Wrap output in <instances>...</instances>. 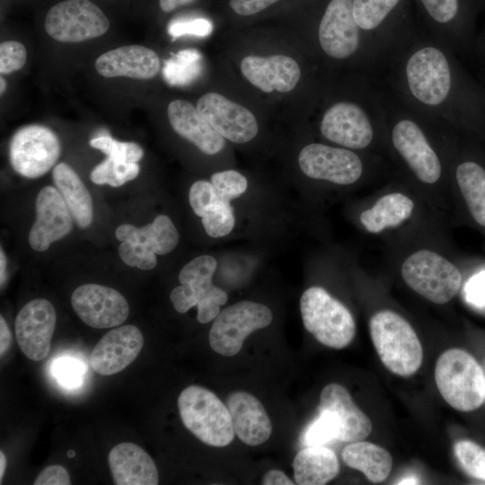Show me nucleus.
<instances>
[{"label":"nucleus","mask_w":485,"mask_h":485,"mask_svg":"<svg viewBox=\"0 0 485 485\" xmlns=\"http://www.w3.org/2000/svg\"><path fill=\"white\" fill-rule=\"evenodd\" d=\"M454 454L462 468L470 476L485 481V449L470 440L454 445Z\"/></svg>","instance_id":"obj_36"},{"label":"nucleus","mask_w":485,"mask_h":485,"mask_svg":"<svg viewBox=\"0 0 485 485\" xmlns=\"http://www.w3.org/2000/svg\"><path fill=\"white\" fill-rule=\"evenodd\" d=\"M169 33L173 37L184 34H193L197 36H206L212 31L211 23L205 19H196L184 22H175L169 29Z\"/></svg>","instance_id":"obj_42"},{"label":"nucleus","mask_w":485,"mask_h":485,"mask_svg":"<svg viewBox=\"0 0 485 485\" xmlns=\"http://www.w3.org/2000/svg\"><path fill=\"white\" fill-rule=\"evenodd\" d=\"M383 87L386 136L392 149L420 182L436 183L443 163L427 133L429 119Z\"/></svg>","instance_id":"obj_2"},{"label":"nucleus","mask_w":485,"mask_h":485,"mask_svg":"<svg viewBox=\"0 0 485 485\" xmlns=\"http://www.w3.org/2000/svg\"><path fill=\"white\" fill-rule=\"evenodd\" d=\"M44 28L57 41L75 43L103 35L110 21L91 0H62L47 11Z\"/></svg>","instance_id":"obj_10"},{"label":"nucleus","mask_w":485,"mask_h":485,"mask_svg":"<svg viewBox=\"0 0 485 485\" xmlns=\"http://www.w3.org/2000/svg\"><path fill=\"white\" fill-rule=\"evenodd\" d=\"M227 408L233 427L241 441L248 445H259L270 436L272 425L261 402L246 392H234L227 398Z\"/></svg>","instance_id":"obj_23"},{"label":"nucleus","mask_w":485,"mask_h":485,"mask_svg":"<svg viewBox=\"0 0 485 485\" xmlns=\"http://www.w3.org/2000/svg\"><path fill=\"white\" fill-rule=\"evenodd\" d=\"M278 0H230L232 10L242 16L258 13Z\"/></svg>","instance_id":"obj_44"},{"label":"nucleus","mask_w":485,"mask_h":485,"mask_svg":"<svg viewBox=\"0 0 485 485\" xmlns=\"http://www.w3.org/2000/svg\"><path fill=\"white\" fill-rule=\"evenodd\" d=\"M319 410H329L335 416L339 424V441H360L372 431L371 420L355 404L348 390L339 384H330L322 389Z\"/></svg>","instance_id":"obj_21"},{"label":"nucleus","mask_w":485,"mask_h":485,"mask_svg":"<svg viewBox=\"0 0 485 485\" xmlns=\"http://www.w3.org/2000/svg\"><path fill=\"white\" fill-rule=\"evenodd\" d=\"M196 0H159V7L163 13H171L178 8L192 4Z\"/></svg>","instance_id":"obj_48"},{"label":"nucleus","mask_w":485,"mask_h":485,"mask_svg":"<svg viewBox=\"0 0 485 485\" xmlns=\"http://www.w3.org/2000/svg\"><path fill=\"white\" fill-rule=\"evenodd\" d=\"M401 272L404 282L413 291L437 304L452 300L462 285L458 268L442 255L427 249L408 256Z\"/></svg>","instance_id":"obj_9"},{"label":"nucleus","mask_w":485,"mask_h":485,"mask_svg":"<svg viewBox=\"0 0 485 485\" xmlns=\"http://www.w3.org/2000/svg\"><path fill=\"white\" fill-rule=\"evenodd\" d=\"M294 478L299 485H323L340 472L335 453L324 445H308L293 461Z\"/></svg>","instance_id":"obj_27"},{"label":"nucleus","mask_w":485,"mask_h":485,"mask_svg":"<svg viewBox=\"0 0 485 485\" xmlns=\"http://www.w3.org/2000/svg\"><path fill=\"white\" fill-rule=\"evenodd\" d=\"M342 460L374 483L384 481L391 472L392 457L384 448L366 441L351 442L342 450Z\"/></svg>","instance_id":"obj_30"},{"label":"nucleus","mask_w":485,"mask_h":485,"mask_svg":"<svg viewBox=\"0 0 485 485\" xmlns=\"http://www.w3.org/2000/svg\"><path fill=\"white\" fill-rule=\"evenodd\" d=\"M119 255L126 265L143 270L153 269L157 263L156 254L154 251L133 242H121Z\"/></svg>","instance_id":"obj_38"},{"label":"nucleus","mask_w":485,"mask_h":485,"mask_svg":"<svg viewBox=\"0 0 485 485\" xmlns=\"http://www.w3.org/2000/svg\"><path fill=\"white\" fill-rule=\"evenodd\" d=\"M306 331L322 345L341 349L353 340L356 323L351 313L321 287L307 288L300 298Z\"/></svg>","instance_id":"obj_8"},{"label":"nucleus","mask_w":485,"mask_h":485,"mask_svg":"<svg viewBox=\"0 0 485 485\" xmlns=\"http://www.w3.org/2000/svg\"><path fill=\"white\" fill-rule=\"evenodd\" d=\"M435 380L443 399L460 411L477 410L485 400V373L468 352H443L435 367Z\"/></svg>","instance_id":"obj_5"},{"label":"nucleus","mask_w":485,"mask_h":485,"mask_svg":"<svg viewBox=\"0 0 485 485\" xmlns=\"http://www.w3.org/2000/svg\"><path fill=\"white\" fill-rule=\"evenodd\" d=\"M319 130L323 138L341 147L365 150L386 133L384 90L373 76L363 75L357 93L335 101L323 111Z\"/></svg>","instance_id":"obj_1"},{"label":"nucleus","mask_w":485,"mask_h":485,"mask_svg":"<svg viewBox=\"0 0 485 485\" xmlns=\"http://www.w3.org/2000/svg\"><path fill=\"white\" fill-rule=\"evenodd\" d=\"M173 130L209 155L222 151L225 138L205 119L197 107L185 100H173L167 108Z\"/></svg>","instance_id":"obj_22"},{"label":"nucleus","mask_w":485,"mask_h":485,"mask_svg":"<svg viewBox=\"0 0 485 485\" xmlns=\"http://www.w3.org/2000/svg\"><path fill=\"white\" fill-rule=\"evenodd\" d=\"M202 225L207 235L220 238L231 233L235 225L234 208L202 217Z\"/></svg>","instance_id":"obj_41"},{"label":"nucleus","mask_w":485,"mask_h":485,"mask_svg":"<svg viewBox=\"0 0 485 485\" xmlns=\"http://www.w3.org/2000/svg\"><path fill=\"white\" fill-rule=\"evenodd\" d=\"M139 171L137 163L117 162L107 157L93 168L90 178L98 185L108 184L111 187H119L137 178Z\"/></svg>","instance_id":"obj_33"},{"label":"nucleus","mask_w":485,"mask_h":485,"mask_svg":"<svg viewBox=\"0 0 485 485\" xmlns=\"http://www.w3.org/2000/svg\"><path fill=\"white\" fill-rule=\"evenodd\" d=\"M116 237L120 242L139 243L157 255L172 251L179 242V233L171 218L166 215L157 216L154 221L142 227L124 224L116 229Z\"/></svg>","instance_id":"obj_26"},{"label":"nucleus","mask_w":485,"mask_h":485,"mask_svg":"<svg viewBox=\"0 0 485 485\" xmlns=\"http://www.w3.org/2000/svg\"><path fill=\"white\" fill-rule=\"evenodd\" d=\"M0 84H1V88H0V92H1V94L4 92L5 90V87H6V83H5V80L3 78V76H1L0 78Z\"/></svg>","instance_id":"obj_52"},{"label":"nucleus","mask_w":485,"mask_h":485,"mask_svg":"<svg viewBox=\"0 0 485 485\" xmlns=\"http://www.w3.org/2000/svg\"><path fill=\"white\" fill-rule=\"evenodd\" d=\"M429 35L457 51L465 41L461 25V0H417Z\"/></svg>","instance_id":"obj_25"},{"label":"nucleus","mask_w":485,"mask_h":485,"mask_svg":"<svg viewBox=\"0 0 485 485\" xmlns=\"http://www.w3.org/2000/svg\"><path fill=\"white\" fill-rule=\"evenodd\" d=\"M216 266V259L210 255L196 257L183 266L179 273L181 286L170 294L178 313H184L196 306L198 322L208 323L215 320L220 306L228 300L227 294L212 282Z\"/></svg>","instance_id":"obj_7"},{"label":"nucleus","mask_w":485,"mask_h":485,"mask_svg":"<svg viewBox=\"0 0 485 485\" xmlns=\"http://www.w3.org/2000/svg\"><path fill=\"white\" fill-rule=\"evenodd\" d=\"M415 207L413 200L401 192H392L379 198L359 216L364 228L378 234L387 228L396 227L410 217Z\"/></svg>","instance_id":"obj_29"},{"label":"nucleus","mask_w":485,"mask_h":485,"mask_svg":"<svg viewBox=\"0 0 485 485\" xmlns=\"http://www.w3.org/2000/svg\"><path fill=\"white\" fill-rule=\"evenodd\" d=\"M369 331L375 350L392 373L410 376L423 360L421 343L411 325L391 310L375 313L369 321Z\"/></svg>","instance_id":"obj_4"},{"label":"nucleus","mask_w":485,"mask_h":485,"mask_svg":"<svg viewBox=\"0 0 485 485\" xmlns=\"http://www.w3.org/2000/svg\"><path fill=\"white\" fill-rule=\"evenodd\" d=\"M197 109L217 133L231 142L247 143L258 134L255 116L222 94L207 93L202 95L198 100Z\"/></svg>","instance_id":"obj_16"},{"label":"nucleus","mask_w":485,"mask_h":485,"mask_svg":"<svg viewBox=\"0 0 485 485\" xmlns=\"http://www.w3.org/2000/svg\"><path fill=\"white\" fill-rule=\"evenodd\" d=\"M53 375L57 382L66 388H75L82 384L84 366L71 357L58 358L53 363Z\"/></svg>","instance_id":"obj_39"},{"label":"nucleus","mask_w":485,"mask_h":485,"mask_svg":"<svg viewBox=\"0 0 485 485\" xmlns=\"http://www.w3.org/2000/svg\"><path fill=\"white\" fill-rule=\"evenodd\" d=\"M317 40L327 57L355 62L369 76L377 74L379 61L354 20L352 0L328 2L318 24Z\"/></svg>","instance_id":"obj_3"},{"label":"nucleus","mask_w":485,"mask_h":485,"mask_svg":"<svg viewBox=\"0 0 485 485\" xmlns=\"http://www.w3.org/2000/svg\"><path fill=\"white\" fill-rule=\"evenodd\" d=\"M90 146L101 150L117 162L137 163L144 155L140 146L134 142H119L109 135H101L90 141Z\"/></svg>","instance_id":"obj_35"},{"label":"nucleus","mask_w":485,"mask_h":485,"mask_svg":"<svg viewBox=\"0 0 485 485\" xmlns=\"http://www.w3.org/2000/svg\"><path fill=\"white\" fill-rule=\"evenodd\" d=\"M56 311L42 298L28 302L15 319V337L22 352L32 361L43 360L51 348Z\"/></svg>","instance_id":"obj_15"},{"label":"nucleus","mask_w":485,"mask_h":485,"mask_svg":"<svg viewBox=\"0 0 485 485\" xmlns=\"http://www.w3.org/2000/svg\"><path fill=\"white\" fill-rule=\"evenodd\" d=\"M264 485H293L294 482L283 472L270 470L265 473L262 479Z\"/></svg>","instance_id":"obj_46"},{"label":"nucleus","mask_w":485,"mask_h":485,"mask_svg":"<svg viewBox=\"0 0 485 485\" xmlns=\"http://www.w3.org/2000/svg\"><path fill=\"white\" fill-rule=\"evenodd\" d=\"M455 180L472 218L485 227V169L473 161L455 167Z\"/></svg>","instance_id":"obj_31"},{"label":"nucleus","mask_w":485,"mask_h":485,"mask_svg":"<svg viewBox=\"0 0 485 485\" xmlns=\"http://www.w3.org/2000/svg\"><path fill=\"white\" fill-rule=\"evenodd\" d=\"M52 177L74 221L80 228L88 227L93 217V199L80 177L65 163H60L54 167Z\"/></svg>","instance_id":"obj_28"},{"label":"nucleus","mask_w":485,"mask_h":485,"mask_svg":"<svg viewBox=\"0 0 485 485\" xmlns=\"http://www.w3.org/2000/svg\"><path fill=\"white\" fill-rule=\"evenodd\" d=\"M270 309L260 303L241 301L220 311L210 331L211 348L224 357H233L244 340L254 331L262 329L272 321Z\"/></svg>","instance_id":"obj_11"},{"label":"nucleus","mask_w":485,"mask_h":485,"mask_svg":"<svg viewBox=\"0 0 485 485\" xmlns=\"http://www.w3.org/2000/svg\"><path fill=\"white\" fill-rule=\"evenodd\" d=\"M398 484H419V480L413 476L401 480Z\"/></svg>","instance_id":"obj_51"},{"label":"nucleus","mask_w":485,"mask_h":485,"mask_svg":"<svg viewBox=\"0 0 485 485\" xmlns=\"http://www.w3.org/2000/svg\"><path fill=\"white\" fill-rule=\"evenodd\" d=\"M157 54L145 46H122L101 54L95 61L96 71L104 77H129L147 80L160 69Z\"/></svg>","instance_id":"obj_20"},{"label":"nucleus","mask_w":485,"mask_h":485,"mask_svg":"<svg viewBox=\"0 0 485 485\" xmlns=\"http://www.w3.org/2000/svg\"><path fill=\"white\" fill-rule=\"evenodd\" d=\"M210 181L216 190L229 201L241 197L248 187L247 179L234 170L215 172Z\"/></svg>","instance_id":"obj_37"},{"label":"nucleus","mask_w":485,"mask_h":485,"mask_svg":"<svg viewBox=\"0 0 485 485\" xmlns=\"http://www.w3.org/2000/svg\"><path fill=\"white\" fill-rule=\"evenodd\" d=\"M189 201L193 212L199 217L233 207L231 201L225 198L211 181L199 180L190 188Z\"/></svg>","instance_id":"obj_32"},{"label":"nucleus","mask_w":485,"mask_h":485,"mask_svg":"<svg viewBox=\"0 0 485 485\" xmlns=\"http://www.w3.org/2000/svg\"><path fill=\"white\" fill-rule=\"evenodd\" d=\"M178 409L183 425L204 444L223 447L233 441L235 432L229 410L208 389L184 388L178 397Z\"/></svg>","instance_id":"obj_6"},{"label":"nucleus","mask_w":485,"mask_h":485,"mask_svg":"<svg viewBox=\"0 0 485 485\" xmlns=\"http://www.w3.org/2000/svg\"><path fill=\"white\" fill-rule=\"evenodd\" d=\"M6 467V457L3 451H0V483L3 480V476Z\"/></svg>","instance_id":"obj_50"},{"label":"nucleus","mask_w":485,"mask_h":485,"mask_svg":"<svg viewBox=\"0 0 485 485\" xmlns=\"http://www.w3.org/2000/svg\"><path fill=\"white\" fill-rule=\"evenodd\" d=\"M5 269H6V257H5L4 253V251L1 249V251H0V280H1V285H3V282L4 280Z\"/></svg>","instance_id":"obj_49"},{"label":"nucleus","mask_w":485,"mask_h":485,"mask_svg":"<svg viewBox=\"0 0 485 485\" xmlns=\"http://www.w3.org/2000/svg\"><path fill=\"white\" fill-rule=\"evenodd\" d=\"M467 299L478 306L485 304V273L473 278L467 287Z\"/></svg>","instance_id":"obj_45"},{"label":"nucleus","mask_w":485,"mask_h":485,"mask_svg":"<svg viewBox=\"0 0 485 485\" xmlns=\"http://www.w3.org/2000/svg\"><path fill=\"white\" fill-rule=\"evenodd\" d=\"M68 472L61 465H50L43 469L33 481L34 485H69Z\"/></svg>","instance_id":"obj_43"},{"label":"nucleus","mask_w":485,"mask_h":485,"mask_svg":"<svg viewBox=\"0 0 485 485\" xmlns=\"http://www.w3.org/2000/svg\"><path fill=\"white\" fill-rule=\"evenodd\" d=\"M109 466L114 484L156 485L159 475L151 456L139 445L120 443L109 454Z\"/></svg>","instance_id":"obj_24"},{"label":"nucleus","mask_w":485,"mask_h":485,"mask_svg":"<svg viewBox=\"0 0 485 485\" xmlns=\"http://www.w3.org/2000/svg\"><path fill=\"white\" fill-rule=\"evenodd\" d=\"M61 147L57 135L42 125L17 130L9 144V160L20 175L34 179L48 172L57 161Z\"/></svg>","instance_id":"obj_12"},{"label":"nucleus","mask_w":485,"mask_h":485,"mask_svg":"<svg viewBox=\"0 0 485 485\" xmlns=\"http://www.w3.org/2000/svg\"><path fill=\"white\" fill-rule=\"evenodd\" d=\"M298 164L307 177L338 185L353 184L365 172V163L354 150L322 143L303 147Z\"/></svg>","instance_id":"obj_13"},{"label":"nucleus","mask_w":485,"mask_h":485,"mask_svg":"<svg viewBox=\"0 0 485 485\" xmlns=\"http://www.w3.org/2000/svg\"><path fill=\"white\" fill-rule=\"evenodd\" d=\"M143 345L144 338L137 327H117L95 345L90 355V365L100 375L118 374L137 357Z\"/></svg>","instance_id":"obj_18"},{"label":"nucleus","mask_w":485,"mask_h":485,"mask_svg":"<svg viewBox=\"0 0 485 485\" xmlns=\"http://www.w3.org/2000/svg\"><path fill=\"white\" fill-rule=\"evenodd\" d=\"M244 77L264 93H288L301 78L298 63L286 55L247 56L241 61Z\"/></svg>","instance_id":"obj_19"},{"label":"nucleus","mask_w":485,"mask_h":485,"mask_svg":"<svg viewBox=\"0 0 485 485\" xmlns=\"http://www.w3.org/2000/svg\"><path fill=\"white\" fill-rule=\"evenodd\" d=\"M339 424L329 410H319V416L306 428L301 442L304 445H324L338 440Z\"/></svg>","instance_id":"obj_34"},{"label":"nucleus","mask_w":485,"mask_h":485,"mask_svg":"<svg viewBox=\"0 0 485 485\" xmlns=\"http://www.w3.org/2000/svg\"><path fill=\"white\" fill-rule=\"evenodd\" d=\"M71 304L77 316L95 329L119 326L129 313L128 303L119 291L98 284H84L75 288Z\"/></svg>","instance_id":"obj_14"},{"label":"nucleus","mask_w":485,"mask_h":485,"mask_svg":"<svg viewBox=\"0 0 485 485\" xmlns=\"http://www.w3.org/2000/svg\"><path fill=\"white\" fill-rule=\"evenodd\" d=\"M36 219L29 234V243L36 251H47L50 244L67 235L74 218L57 188L46 186L38 193Z\"/></svg>","instance_id":"obj_17"},{"label":"nucleus","mask_w":485,"mask_h":485,"mask_svg":"<svg viewBox=\"0 0 485 485\" xmlns=\"http://www.w3.org/2000/svg\"><path fill=\"white\" fill-rule=\"evenodd\" d=\"M12 340L9 327L3 316L0 317V355L3 357L10 348Z\"/></svg>","instance_id":"obj_47"},{"label":"nucleus","mask_w":485,"mask_h":485,"mask_svg":"<svg viewBox=\"0 0 485 485\" xmlns=\"http://www.w3.org/2000/svg\"><path fill=\"white\" fill-rule=\"evenodd\" d=\"M25 47L16 40H5L0 44V73L11 74L20 70L26 63Z\"/></svg>","instance_id":"obj_40"}]
</instances>
